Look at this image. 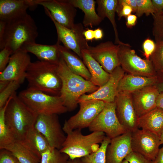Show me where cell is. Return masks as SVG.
<instances>
[{
  "label": "cell",
  "mask_w": 163,
  "mask_h": 163,
  "mask_svg": "<svg viewBox=\"0 0 163 163\" xmlns=\"http://www.w3.org/2000/svg\"><path fill=\"white\" fill-rule=\"evenodd\" d=\"M132 12L133 13V10L130 6L125 4L122 0H118L116 13L119 20L123 17L126 18Z\"/></svg>",
  "instance_id": "74e56055"
},
{
  "label": "cell",
  "mask_w": 163,
  "mask_h": 163,
  "mask_svg": "<svg viewBox=\"0 0 163 163\" xmlns=\"http://www.w3.org/2000/svg\"><path fill=\"white\" fill-rule=\"evenodd\" d=\"M111 139L107 137L96 151L80 158L82 163H106V152Z\"/></svg>",
  "instance_id": "4dcf8cb0"
},
{
  "label": "cell",
  "mask_w": 163,
  "mask_h": 163,
  "mask_svg": "<svg viewBox=\"0 0 163 163\" xmlns=\"http://www.w3.org/2000/svg\"><path fill=\"white\" fill-rule=\"evenodd\" d=\"M156 13L163 11V0H152Z\"/></svg>",
  "instance_id": "f6af8a7d"
},
{
  "label": "cell",
  "mask_w": 163,
  "mask_h": 163,
  "mask_svg": "<svg viewBox=\"0 0 163 163\" xmlns=\"http://www.w3.org/2000/svg\"><path fill=\"white\" fill-rule=\"evenodd\" d=\"M2 149L11 152L21 163H40V158L32 152L21 140H16L1 149Z\"/></svg>",
  "instance_id": "f1b7e54d"
},
{
  "label": "cell",
  "mask_w": 163,
  "mask_h": 163,
  "mask_svg": "<svg viewBox=\"0 0 163 163\" xmlns=\"http://www.w3.org/2000/svg\"><path fill=\"white\" fill-rule=\"evenodd\" d=\"M116 112L120 124L127 130L133 132L138 129V117L132 102L130 94L124 92L117 93L114 101Z\"/></svg>",
  "instance_id": "2e32d148"
},
{
  "label": "cell",
  "mask_w": 163,
  "mask_h": 163,
  "mask_svg": "<svg viewBox=\"0 0 163 163\" xmlns=\"http://www.w3.org/2000/svg\"><path fill=\"white\" fill-rule=\"evenodd\" d=\"M21 141L40 158L43 152L52 148L44 136L34 126L27 131L24 139Z\"/></svg>",
  "instance_id": "4316f807"
},
{
  "label": "cell",
  "mask_w": 163,
  "mask_h": 163,
  "mask_svg": "<svg viewBox=\"0 0 163 163\" xmlns=\"http://www.w3.org/2000/svg\"><path fill=\"white\" fill-rule=\"evenodd\" d=\"M53 148L60 150L66 136L57 114L38 115L34 125Z\"/></svg>",
  "instance_id": "8fae6325"
},
{
  "label": "cell",
  "mask_w": 163,
  "mask_h": 163,
  "mask_svg": "<svg viewBox=\"0 0 163 163\" xmlns=\"http://www.w3.org/2000/svg\"><path fill=\"white\" fill-rule=\"evenodd\" d=\"M61 56L67 67L73 73L90 81L91 75L83 61L74 54L71 50L56 43Z\"/></svg>",
  "instance_id": "d4e9b609"
},
{
  "label": "cell",
  "mask_w": 163,
  "mask_h": 163,
  "mask_svg": "<svg viewBox=\"0 0 163 163\" xmlns=\"http://www.w3.org/2000/svg\"><path fill=\"white\" fill-rule=\"evenodd\" d=\"M10 97L5 105L0 109V149L12 143L16 140L14 136L10 130L5 121V110Z\"/></svg>",
  "instance_id": "f546056e"
},
{
  "label": "cell",
  "mask_w": 163,
  "mask_h": 163,
  "mask_svg": "<svg viewBox=\"0 0 163 163\" xmlns=\"http://www.w3.org/2000/svg\"><path fill=\"white\" fill-rule=\"evenodd\" d=\"M44 8L45 13L53 22L57 34V42H61L64 46L72 51L82 58V52L89 46L85 39L83 33L85 30L81 23L75 24L71 29L67 28L58 23L52 17L49 11Z\"/></svg>",
  "instance_id": "ba28073f"
},
{
  "label": "cell",
  "mask_w": 163,
  "mask_h": 163,
  "mask_svg": "<svg viewBox=\"0 0 163 163\" xmlns=\"http://www.w3.org/2000/svg\"><path fill=\"white\" fill-rule=\"evenodd\" d=\"M13 53L12 50L7 46L0 52V72L5 68L9 62L11 56Z\"/></svg>",
  "instance_id": "f35d334b"
},
{
  "label": "cell",
  "mask_w": 163,
  "mask_h": 163,
  "mask_svg": "<svg viewBox=\"0 0 163 163\" xmlns=\"http://www.w3.org/2000/svg\"><path fill=\"white\" fill-rule=\"evenodd\" d=\"M139 128L151 132L159 137L163 131V109L156 107L138 118Z\"/></svg>",
  "instance_id": "603a6c76"
},
{
  "label": "cell",
  "mask_w": 163,
  "mask_h": 163,
  "mask_svg": "<svg viewBox=\"0 0 163 163\" xmlns=\"http://www.w3.org/2000/svg\"><path fill=\"white\" fill-rule=\"evenodd\" d=\"M137 9L135 14L140 17L144 14L146 16L151 14L152 16L156 11L152 4V0H136Z\"/></svg>",
  "instance_id": "e575fe53"
},
{
  "label": "cell",
  "mask_w": 163,
  "mask_h": 163,
  "mask_svg": "<svg viewBox=\"0 0 163 163\" xmlns=\"http://www.w3.org/2000/svg\"><path fill=\"white\" fill-rule=\"evenodd\" d=\"M83 34L87 41L92 40L94 39V30L89 29L85 30Z\"/></svg>",
  "instance_id": "bcb514c9"
},
{
  "label": "cell",
  "mask_w": 163,
  "mask_h": 163,
  "mask_svg": "<svg viewBox=\"0 0 163 163\" xmlns=\"http://www.w3.org/2000/svg\"><path fill=\"white\" fill-rule=\"evenodd\" d=\"M81 131L76 129L67 133L59 150L71 159L81 158L96 151L100 147L99 144L101 143L106 137L101 132H94L85 135Z\"/></svg>",
  "instance_id": "5b68a950"
},
{
  "label": "cell",
  "mask_w": 163,
  "mask_h": 163,
  "mask_svg": "<svg viewBox=\"0 0 163 163\" xmlns=\"http://www.w3.org/2000/svg\"><path fill=\"white\" fill-rule=\"evenodd\" d=\"M82 58L90 74L91 78L90 81L93 84L99 87L108 81L110 74L104 69L87 50H83L82 51Z\"/></svg>",
  "instance_id": "cb8c5ba5"
},
{
  "label": "cell",
  "mask_w": 163,
  "mask_h": 163,
  "mask_svg": "<svg viewBox=\"0 0 163 163\" xmlns=\"http://www.w3.org/2000/svg\"><path fill=\"white\" fill-rule=\"evenodd\" d=\"M126 18V24L127 28H132L136 25L137 22V17L136 14H131Z\"/></svg>",
  "instance_id": "7bdbcfd3"
},
{
  "label": "cell",
  "mask_w": 163,
  "mask_h": 163,
  "mask_svg": "<svg viewBox=\"0 0 163 163\" xmlns=\"http://www.w3.org/2000/svg\"><path fill=\"white\" fill-rule=\"evenodd\" d=\"M67 163H82L80 158H77L73 159H69Z\"/></svg>",
  "instance_id": "f5cc1de1"
},
{
  "label": "cell",
  "mask_w": 163,
  "mask_h": 163,
  "mask_svg": "<svg viewBox=\"0 0 163 163\" xmlns=\"http://www.w3.org/2000/svg\"><path fill=\"white\" fill-rule=\"evenodd\" d=\"M152 163H163V146L159 149L155 159Z\"/></svg>",
  "instance_id": "7dc6e473"
},
{
  "label": "cell",
  "mask_w": 163,
  "mask_h": 163,
  "mask_svg": "<svg viewBox=\"0 0 163 163\" xmlns=\"http://www.w3.org/2000/svg\"><path fill=\"white\" fill-rule=\"evenodd\" d=\"M157 78L156 75L149 77L125 74L119 83L117 92L131 94L146 87L155 85Z\"/></svg>",
  "instance_id": "7402d4cb"
},
{
  "label": "cell",
  "mask_w": 163,
  "mask_h": 163,
  "mask_svg": "<svg viewBox=\"0 0 163 163\" xmlns=\"http://www.w3.org/2000/svg\"><path fill=\"white\" fill-rule=\"evenodd\" d=\"M57 65L58 73L62 83L59 96L68 111H72L77 107L81 96L92 93L99 87L72 72L61 56Z\"/></svg>",
  "instance_id": "6da1fadb"
},
{
  "label": "cell",
  "mask_w": 163,
  "mask_h": 163,
  "mask_svg": "<svg viewBox=\"0 0 163 163\" xmlns=\"http://www.w3.org/2000/svg\"><path fill=\"white\" fill-rule=\"evenodd\" d=\"M131 134L127 131L111 139L107 148L106 163H121L133 151Z\"/></svg>",
  "instance_id": "d6986e66"
},
{
  "label": "cell",
  "mask_w": 163,
  "mask_h": 163,
  "mask_svg": "<svg viewBox=\"0 0 163 163\" xmlns=\"http://www.w3.org/2000/svg\"><path fill=\"white\" fill-rule=\"evenodd\" d=\"M37 0H0V20L8 22L27 13L38 5Z\"/></svg>",
  "instance_id": "ffe728a7"
},
{
  "label": "cell",
  "mask_w": 163,
  "mask_h": 163,
  "mask_svg": "<svg viewBox=\"0 0 163 163\" xmlns=\"http://www.w3.org/2000/svg\"><path fill=\"white\" fill-rule=\"evenodd\" d=\"M69 159L67 155L59 150L51 148L41 154L40 163H67Z\"/></svg>",
  "instance_id": "1f68e13d"
},
{
  "label": "cell",
  "mask_w": 163,
  "mask_h": 163,
  "mask_svg": "<svg viewBox=\"0 0 163 163\" xmlns=\"http://www.w3.org/2000/svg\"><path fill=\"white\" fill-rule=\"evenodd\" d=\"M18 96L24 103L38 115H58L68 111L59 96H53L27 88L21 91Z\"/></svg>",
  "instance_id": "8992f818"
},
{
  "label": "cell",
  "mask_w": 163,
  "mask_h": 163,
  "mask_svg": "<svg viewBox=\"0 0 163 163\" xmlns=\"http://www.w3.org/2000/svg\"><path fill=\"white\" fill-rule=\"evenodd\" d=\"M160 138L161 144L163 145V131L160 137Z\"/></svg>",
  "instance_id": "db71d44e"
},
{
  "label": "cell",
  "mask_w": 163,
  "mask_h": 163,
  "mask_svg": "<svg viewBox=\"0 0 163 163\" xmlns=\"http://www.w3.org/2000/svg\"><path fill=\"white\" fill-rule=\"evenodd\" d=\"M119 45L107 41L95 46H89L87 50L104 69L110 74L120 66L118 57Z\"/></svg>",
  "instance_id": "5bb4252c"
},
{
  "label": "cell",
  "mask_w": 163,
  "mask_h": 163,
  "mask_svg": "<svg viewBox=\"0 0 163 163\" xmlns=\"http://www.w3.org/2000/svg\"><path fill=\"white\" fill-rule=\"evenodd\" d=\"M68 1L75 7L79 8L84 13L82 21L84 26L92 27L99 25L103 20L96 11V1L94 0Z\"/></svg>",
  "instance_id": "484cf974"
},
{
  "label": "cell",
  "mask_w": 163,
  "mask_h": 163,
  "mask_svg": "<svg viewBox=\"0 0 163 163\" xmlns=\"http://www.w3.org/2000/svg\"><path fill=\"white\" fill-rule=\"evenodd\" d=\"M22 49L33 54L41 61L57 64L61 57L56 43L47 45L30 43L24 45Z\"/></svg>",
  "instance_id": "44dd1931"
},
{
  "label": "cell",
  "mask_w": 163,
  "mask_h": 163,
  "mask_svg": "<svg viewBox=\"0 0 163 163\" xmlns=\"http://www.w3.org/2000/svg\"><path fill=\"white\" fill-rule=\"evenodd\" d=\"M37 27L31 16L25 15L7 23L4 47H9L13 53L22 49L26 44L36 42Z\"/></svg>",
  "instance_id": "277c9868"
},
{
  "label": "cell",
  "mask_w": 163,
  "mask_h": 163,
  "mask_svg": "<svg viewBox=\"0 0 163 163\" xmlns=\"http://www.w3.org/2000/svg\"><path fill=\"white\" fill-rule=\"evenodd\" d=\"M7 23L0 20V49L4 48V42L5 37Z\"/></svg>",
  "instance_id": "b9f144b4"
},
{
  "label": "cell",
  "mask_w": 163,
  "mask_h": 163,
  "mask_svg": "<svg viewBox=\"0 0 163 163\" xmlns=\"http://www.w3.org/2000/svg\"><path fill=\"white\" fill-rule=\"evenodd\" d=\"M94 39L96 40H101L104 36L103 32L102 29L98 28L94 30Z\"/></svg>",
  "instance_id": "c3c4849f"
},
{
  "label": "cell",
  "mask_w": 163,
  "mask_h": 163,
  "mask_svg": "<svg viewBox=\"0 0 163 163\" xmlns=\"http://www.w3.org/2000/svg\"><path fill=\"white\" fill-rule=\"evenodd\" d=\"M155 49L150 56L152 62L156 73L163 72V41H155Z\"/></svg>",
  "instance_id": "d6a6232c"
},
{
  "label": "cell",
  "mask_w": 163,
  "mask_h": 163,
  "mask_svg": "<svg viewBox=\"0 0 163 163\" xmlns=\"http://www.w3.org/2000/svg\"><path fill=\"white\" fill-rule=\"evenodd\" d=\"M28 53L22 49L13 53L5 69L0 73V81H16L21 84L25 79L31 61Z\"/></svg>",
  "instance_id": "9a60e30c"
},
{
  "label": "cell",
  "mask_w": 163,
  "mask_h": 163,
  "mask_svg": "<svg viewBox=\"0 0 163 163\" xmlns=\"http://www.w3.org/2000/svg\"><path fill=\"white\" fill-rule=\"evenodd\" d=\"M121 163H129V162L126 160L125 159Z\"/></svg>",
  "instance_id": "11a10c76"
},
{
  "label": "cell",
  "mask_w": 163,
  "mask_h": 163,
  "mask_svg": "<svg viewBox=\"0 0 163 163\" xmlns=\"http://www.w3.org/2000/svg\"><path fill=\"white\" fill-rule=\"evenodd\" d=\"M161 144L160 137L151 132L138 128L132 132V150L151 161L156 157Z\"/></svg>",
  "instance_id": "7c38bea8"
},
{
  "label": "cell",
  "mask_w": 163,
  "mask_h": 163,
  "mask_svg": "<svg viewBox=\"0 0 163 163\" xmlns=\"http://www.w3.org/2000/svg\"><path fill=\"white\" fill-rule=\"evenodd\" d=\"M21 84L16 81H11L0 92V109L3 107L11 96L20 87Z\"/></svg>",
  "instance_id": "d590c367"
},
{
  "label": "cell",
  "mask_w": 163,
  "mask_h": 163,
  "mask_svg": "<svg viewBox=\"0 0 163 163\" xmlns=\"http://www.w3.org/2000/svg\"><path fill=\"white\" fill-rule=\"evenodd\" d=\"M125 73L120 66H118L110 74L109 80L105 84L92 93L81 96L78 102L90 100L101 101L106 103L114 102L119 83Z\"/></svg>",
  "instance_id": "e0dca14e"
},
{
  "label": "cell",
  "mask_w": 163,
  "mask_h": 163,
  "mask_svg": "<svg viewBox=\"0 0 163 163\" xmlns=\"http://www.w3.org/2000/svg\"><path fill=\"white\" fill-rule=\"evenodd\" d=\"M125 4L130 6L132 8L133 13H135L137 9L136 0H122Z\"/></svg>",
  "instance_id": "681fc988"
},
{
  "label": "cell",
  "mask_w": 163,
  "mask_h": 163,
  "mask_svg": "<svg viewBox=\"0 0 163 163\" xmlns=\"http://www.w3.org/2000/svg\"><path fill=\"white\" fill-rule=\"evenodd\" d=\"M129 163H152L140 154L132 151L125 158Z\"/></svg>",
  "instance_id": "ab89813d"
},
{
  "label": "cell",
  "mask_w": 163,
  "mask_h": 163,
  "mask_svg": "<svg viewBox=\"0 0 163 163\" xmlns=\"http://www.w3.org/2000/svg\"><path fill=\"white\" fill-rule=\"evenodd\" d=\"M157 81L155 85L160 93L163 92V72L157 73Z\"/></svg>",
  "instance_id": "ee69618b"
},
{
  "label": "cell",
  "mask_w": 163,
  "mask_h": 163,
  "mask_svg": "<svg viewBox=\"0 0 163 163\" xmlns=\"http://www.w3.org/2000/svg\"><path fill=\"white\" fill-rule=\"evenodd\" d=\"M0 163H21L16 157L9 151L0 149Z\"/></svg>",
  "instance_id": "60d3db41"
},
{
  "label": "cell",
  "mask_w": 163,
  "mask_h": 163,
  "mask_svg": "<svg viewBox=\"0 0 163 163\" xmlns=\"http://www.w3.org/2000/svg\"><path fill=\"white\" fill-rule=\"evenodd\" d=\"M159 93L154 85L146 87L130 94L138 118L156 107L157 100Z\"/></svg>",
  "instance_id": "ac0fdd59"
},
{
  "label": "cell",
  "mask_w": 163,
  "mask_h": 163,
  "mask_svg": "<svg viewBox=\"0 0 163 163\" xmlns=\"http://www.w3.org/2000/svg\"><path fill=\"white\" fill-rule=\"evenodd\" d=\"M91 132H101L111 139L128 131L119 122L114 102L106 103L105 106L88 127Z\"/></svg>",
  "instance_id": "9c48e42d"
},
{
  "label": "cell",
  "mask_w": 163,
  "mask_h": 163,
  "mask_svg": "<svg viewBox=\"0 0 163 163\" xmlns=\"http://www.w3.org/2000/svg\"><path fill=\"white\" fill-rule=\"evenodd\" d=\"M80 109L75 115L66 120L62 129L64 133L88 127L104 108L106 102L99 100H90L78 102Z\"/></svg>",
  "instance_id": "30bf717a"
},
{
  "label": "cell",
  "mask_w": 163,
  "mask_h": 163,
  "mask_svg": "<svg viewBox=\"0 0 163 163\" xmlns=\"http://www.w3.org/2000/svg\"><path fill=\"white\" fill-rule=\"evenodd\" d=\"M9 82L6 81H0V92L5 88Z\"/></svg>",
  "instance_id": "816d5d0a"
},
{
  "label": "cell",
  "mask_w": 163,
  "mask_h": 163,
  "mask_svg": "<svg viewBox=\"0 0 163 163\" xmlns=\"http://www.w3.org/2000/svg\"><path fill=\"white\" fill-rule=\"evenodd\" d=\"M57 64L40 60L31 62L26 74L27 89L59 96L62 83L58 73Z\"/></svg>",
  "instance_id": "7a4b0ae2"
},
{
  "label": "cell",
  "mask_w": 163,
  "mask_h": 163,
  "mask_svg": "<svg viewBox=\"0 0 163 163\" xmlns=\"http://www.w3.org/2000/svg\"><path fill=\"white\" fill-rule=\"evenodd\" d=\"M156 47V43L151 39L148 38L144 41L142 48L143 55L146 59L150 60V56L154 52Z\"/></svg>",
  "instance_id": "8d00e7d4"
},
{
  "label": "cell",
  "mask_w": 163,
  "mask_h": 163,
  "mask_svg": "<svg viewBox=\"0 0 163 163\" xmlns=\"http://www.w3.org/2000/svg\"><path fill=\"white\" fill-rule=\"evenodd\" d=\"M118 45L120 66L125 72L145 77L156 75L157 73L150 60L141 58L128 43H123Z\"/></svg>",
  "instance_id": "52a82bcc"
},
{
  "label": "cell",
  "mask_w": 163,
  "mask_h": 163,
  "mask_svg": "<svg viewBox=\"0 0 163 163\" xmlns=\"http://www.w3.org/2000/svg\"><path fill=\"white\" fill-rule=\"evenodd\" d=\"M156 107L163 109V92H161L158 96L156 102Z\"/></svg>",
  "instance_id": "f907efd6"
},
{
  "label": "cell",
  "mask_w": 163,
  "mask_h": 163,
  "mask_svg": "<svg viewBox=\"0 0 163 163\" xmlns=\"http://www.w3.org/2000/svg\"><path fill=\"white\" fill-rule=\"evenodd\" d=\"M152 33L155 41H163V11L153 15Z\"/></svg>",
  "instance_id": "836d02e7"
},
{
  "label": "cell",
  "mask_w": 163,
  "mask_h": 163,
  "mask_svg": "<svg viewBox=\"0 0 163 163\" xmlns=\"http://www.w3.org/2000/svg\"><path fill=\"white\" fill-rule=\"evenodd\" d=\"M38 114L24 103L16 92L11 97L5 112L6 123L16 140H22L34 125Z\"/></svg>",
  "instance_id": "3957f363"
},
{
  "label": "cell",
  "mask_w": 163,
  "mask_h": 163,
  "mask_svg": "<svg viewBox=\"0 0 163 163\" xmlns=\"http://www.w3.org/2000/svg\"><path fill=\"white\" fill-rule=\"evenodd\" d=\"M37 3L47 9L60 24L69 29L74 26L77 10L68 0H37Z\"/></svg>",
  "instance_id": "4fadbf2b"
},
{
  "label": "cell",
  "mask_w": 163,
  "mask_h": 163,
  "mask_svg": "<svg viewBox=\"0 0 163 163\" xmlns=\"http://www.w3.org/2000/svg\"><path fill=\"white\" fill-rule=\"evenodd\" d=\"M118 0H97V14L103 20L107 18L111 22L115 34L114 43L120 44L123 43L121 41L119 38L117 26L115 19L116 9Z\"/></svg>",
  "instance_id": "83f0119b"
}]
</instances>
